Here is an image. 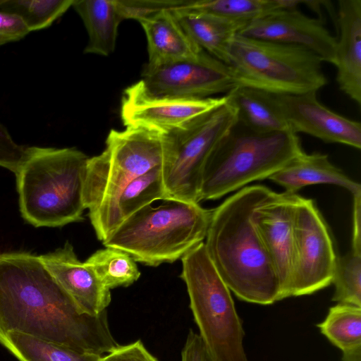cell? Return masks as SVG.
Wrapping results in <instances>:
<instances>
[{
    "mask_svg": "<svg viewBox=\"0 0 361 361\" xmlns=\"http://www.w3.org/2000/svg\"><path fill=\"white\" fill-rule=\"evenodd\" d=\"M9 331L99 356L118 345L106 311L82 313L39 256L27 252L0 254V336Z\"/></svg>",
    "mask_w": 361,
    "mask_h": 361,
    "instance_id": "1",
    "label": "cell"
},
{
    "mask_svg": "<svg viewBox=\"0 0 361 361\" xmlns=\"http://www.w3.org/2000/svg\"><path fill=\"white\" fill-rule=\"evenodd\" d=\"M255 185L238 190L212 210L204 246L219 276L240 300L261 305L280 300V285L254 225L255 209L272 193Z\"/></svg>",
    "mask_w": 361,
    "mask_h": 361,
    "instance_id": "2",
    "label": "cell"
},
{
    "mask_svg": "<svg viewBox=\"0 0 361 361\" xmlns=\"http://www.w3.org/2000/svg\"><path fill=\"white\" fill-rule=\"evenodd\" d=\"M164 134L141 128L111 130L106 148L87 163L83 189L85 209L97 238L104 242L118 226L117 202L136 177L161 165Z\"/></svg>",
    "mask_w": 361,
    "mask_h": 361,
    "instance_id": "3",
    "label": "cell"
},
{
    "mask_svg": "<svg viewBox=\"0 0 361 361\" xmlns=\"http://www.w3.org/2000/svg\"><path fill=\"white\" fill-rule=\"evenodd\" d=\"M88 159L75 148L27 147L16 173L23 217L35 227L82 221Z\"/></svg>",
    "mask_w": 361,
    "mask_h": 361,
    "instance_id": "4",
    "label": "cell"
},
{
    "mask_svg": "<svg viewBox=\"0 0 361 361\" xmlns=\"http://www.w3.org/2000/svg\"><path fill=\"white\" fill-rule=\"evenodd\" d=\"M212 214L198 203L163 200L158 207L147 205L125 219L102 243L147 266L172 263L203 242Z\"/></svg>",
    "mask_w": 361,
    "mask_h": 361,
    "instance_id": "5",
    "label": "cell"
},
{
    "mask_svg": "<svg viewBox=\"0 0 361 361\" xmlns=\"http://www.w3.org/2000/svg\"><path fill=\"white\" fill-rule=\"evenodd\" d=\"M302 152L300 138L291 129L262 134L237 121L205 161L200 201L216 200L269 178Z\"/></svg>",
    "mask_w": 361,
    "mask_h": 361,
    "instance_id": "6",
    "label": "cell"
},
{
    "mask_svg": "<svg viewBox=\"0 0 361 361\" xmlns=\"http://www.w3.org/2000/svg\"><path fill=\"white\" fill-rule=\"evenodd\" d=\"M322 60L302 47L246 37L237 34L228 53L236 87L274 94L317 92L326 85Z\"/></svg>",
    "mask_w": 361,
    "mask_h": 361,
    "instance_id": "7",
    "label": "cell"
},
{
    "mask_svg": "<svg viewBox=\"0 0 361 361\" xmlns=\"http://www.w3.org/2000/svg\"><path fill=\"white\" fill-rule=\"evenodd\" d=\"M180 278L186 285L190 307L200 335L216 361H248L244 331L230 290L200 243L182 258Z\"/></svg>",
    "mask_w": 361,
    "mask_h": 361,
    "instance_id": "8",
    "label": "cell"
},
{
    "mask_svg": "<svg viewBox=\"0 0 361 361\" xmlns=\"http://www.w3.org/2000/svg\"><path fill=\"white\" fill-rule=\"evenodd\" d=\"M186 126L164 134L161 170L166 199L198 203L209 155L237 122L229 100Z\"/></svg>",
    "mask_w": 361,
    "mask_h": 361,
    "instance_id": "9",
    "label": "cell"
},
{
    "mask_svg": "<svg viewBox=\"0 0 361 361\" xmlns=\"http://www.w3.org/2000/svg\"><path fill=\"white\" fill-rule=\"evenodd\" d=\"M336 257L331 232L314 202L299 195L295 211L294 255L288 297L312 294L329 286Z\"/></svg>",
    "mask_w": 361,
    "mask_h": 361,
    "instance_id": "10",
    "label": "cell"
},
{
    "mask_svg": "<svg viewBox=\"0 0 361 361\" xmlns=\"http://www.w3.org/2000/svg\"><path fill=\"white\" fill-rule=\"evenodd\" d=\"M137 82L149 95L185 99L212 97L236 87L231 68L203 50L192 59L145 66Z\"/></svg>",
    "mask_w": 361,
    "mask_h": 361,
    "instance_id": "11",
    "label": "cell"
},
{
    "mask_svg": "<svg viewBox=\"0 0 361 361\" xmlns=\"http://www.w3.org/2000/svg\"><path fill=\"white\" fill-rule=\"evenodd\" d=\"M228 98L227 94L204 99L154 97L145 92L137 82L124 91L121 116L126 127L165 135L223 105Z\"/></svg>",
    "mask_w": 361,
    "mask_h": 361,
    "instance_id": "12",
    "label": "cell"
},
{
    "mask_svg": "<svg viewBox=\"0 0 361 361\" xmlns=\"http://www.w3.org/2000/svg\"><path fill=\"white\" fill-rule=\"evenodd\" d=\"M299 195L272 192L252 214L254 225L280 285V300L288 298L294 255V221Z\"/></svg>",
    "mask_w": 361,
    "mask_h": 361,
    "instance_id": "13",
    "label": "cell"
},
{
    "mask_svg": "<svg viewBox=\"0 0 361 361\" xmlns=\"http://www.w3.org/2000/svg\"><path fill=\"white\" fill-rule=\"evenodd\" d=\"M238 34L302 47L323 62L334 63L336 38L325 27L322 19L309 18L298 8L281 9L263 16L249 23Z\"/></svg>",
    "mask_w": 361,
    "mask_h": 361,
    "instance_id": "14",
    "label": "cell"
},
{
    "mask_svg": "<svg viewBox=\"0 0 361 361\" xmlns=\"http://www.w3.org/2000/svg\"><path fill=\"white\" fill-rule=\"evenodd\" d=\"M316 92L274 94L290 128L327 143H340L360 149L361 125L322 104Z\"/></svg>",
    "mask_w": 361,
    "mask_h": 361,
    "instance_id": "15",
    "label": "cell"
},
{
    "mask_svg": "<svg viewBox=\"0 0 361 361\" xmlns=\"http://www.w3.org/2000/svg\"><path fill=\"white\" fill-rule=\"evenodd\" d=\"M39 257L82 313L97 316L106 311L111 300L110 290L85 262L78 259L69 242Z\"/></svg>",
    "mask_w": 361,
    "mask_h": 361,
    "instance_id": "16",
    "label": "cell"
},
{
    "mask_svg": "<svg viewBox=\"0 0 361 361\" xmlns=\"http://www.w3.org/2000/svg\"><path fill=\"white\" fill-rule=\"evenodd\" d=\"M336 81L339 89L361 104V0L338 1Z\"/></svg>",
    "mask_w": 361,
    "mask_h": 361,
    "instance_id": "17",
    "label": "cell"
},
{
    "mask_svg": "<svg viewBox=\"0 0 361 361\" xmlns=\"http://www.w3.org/2000/svg\"><path fill=\"white\" fill-rule=\"evenodd\" d=\"M147 37L148 63L152 68L196 57L202 51L171 11L139 22Z\"/></svg>",
    "mask_w": 361,
    "mask_h": 361,
    "instance_id": "18",
    "label": "cell"
},
{
    "mask_svg": "<svg viewBox=\"0 0 361 361\" xmlns=\"http://www.w3.org/2000/svg\"><path fill=\"white\" fill-rule=\"evenodd\" d=\"M269 179L281 185L284 192L295 194L303 187L333 184L343 187L353 195L361 192L360 185L334 165L327 154L302 152Z\"/></svg>",
    "mask_w": 361,
    "mask_h": 361,
    "instance_id": "19",
    "label": "cell"
},
{
    "mask_svg": "<svg viewBox=\"0 0 361 361\" xmlns=\"http://www.w3.org/2000/svg\"><path fill=\"white\" fill-rule=\"evenodd\" d=\"M172 13L186 34L200 48L226 64L233 39L247 25L207 13L183 10Z\"/></svg>",
    "mask_w": 361,
    "mask_h": 361,
    "instance_id": "20",
    "label": "cell"
},
{
    "mask_svg": "<svg viewBox=\"0 0 361 361\" xmlns=\"http://www.w3.org/2000/svg\"><path fill=\"white\" fill-rule=\"evenodd\" d=\"M227 94L236 109L237 121L251 131L266 134L290 129L274 94L242 86Z\"/></svg>",
    "mask_w": 361,
    "mask_h": 361,
    "instance_id": "21",
    "label": "cell"
},
{
    "mask_svg": "<svg viewBox=\"0 0 361 361\" xmlns=\"http://www.w3.org/2000/svg\"><path fill=\"white\" fill-rule=\"evenodd\" d=\"M72 7L88 34L85 54L109 56L116 48L118 29L123 21L116 0H73Z\"/></svg>",
    "mask_w": 361,
    "mask_h": 361,
    "instance_id": "22",
    "label": "cell"
},
{
    "mask_svg": "<svg viewBox=\"0 0 361 361\" xmlns=\"http://www.w3.org/2000/svg\"><path fill=\"white\" fill-rule=\"evenodd\" d=\"M0 343L19 361H100L102 357L16 331L0 336Z\"/></svg>",
    "mask_w": 361,
    "mask_h": 361,
    "instance_id": "23",
    "label": "cell"
},
{
    "mask_svg": "<svg viewBox=\"0 0 361 361\" xmlns=\"http://www.w3.org/2000/svg\"><path fill=\"white\" fill-rule=\"evenodd\" d=\"M288 0H188L178 10L203 13L247 25L281 9L289 8Z\"/></svg>",
    "mask_w": 361,
    "mask_h": 361,
    "instance_id": "24",
    "label": "cell"
},
{
    "mask_svg": "<svg viewBox=\"0 0 361 361\" xmlns=\"http://www.w3.org/2000/svg\"><path fill=\"white\" fill-rule=\"evenodd\" d=\"M84 262L109 290L127 287L140 276L136 262L128 253L117 248L105 247L98 250Z\"/></svg>",
    "mask_w": 361,
    "mask_h": 361,
    "instance_id": "25",
    "label": "cell"
},
{
    "mask_svg": "<svg viewBox=\"0 0 361 361\" xmlns=\"http://www.w3.org/2000/svg\"><path fill=\"white\" fill-rule=\"evenodd\" d=\"M317 326L343 352L361 347V307L338 303Z\"/></svg>",
    "mask_w": 361,
    "mask_h": 361,
    "instance_id": "26",
    "label": "cell"
},
{
    "mask_svg": "<svg viewBox=\"0 0 361 361\" xmlns=\"http://www.w3.org/2000/svg\"><path fill=\"white\" fill-rule=\"evenodd\" d=\"M166 199L161 165H159L135 178L124 188L117 202L120 224L154 201Z\"/></svg>",
    "mask_w": 361,
    "mask_h": 361,
    "instance_id": "27",
    "label": "cell"
},
{
    "mask_svg": "<svg viewBox=\"0 0 361 361\" xmlns=\"http://www.w3.org/2000/svg\"><path fill=\"white\" fill-rule=\"evenodd\" d=\"M73 0H0V11L19 17L30 32L49 27Z\"/></svg>",
    "mask_w": 361,
    "mask_h": 361,
    "instance_id": "28",
    "label": "cell"
},
{
    "mask_svg": "<svg viewBox=\"0 0 361 361\" xmlns=\"http://www.w3.org/2000/svg\"><path fill=\"white\" fill-rule=\"evenodd\" d=\"M331 283L333 301L361 307V251L351 249L336 257Z\"/></svg>",
    "mask_w": 361,
    "mask_h": 361,
    "instance_id": "29",
    "label": "cell"
},
{
    "mask_svg": "<svg viewBox=\"0 0 361 361\" xmlns=\"http://www.w3.org/2000/svg\"><path fill=\"white\" fill-rule=\"evenodd\" d=\"M188 0H116L122 20L139 22L164 11L173 12L184 6Z\"/></svg>",
    "mask_w": 361,
    "mask_h": 361,
    "instance_id": "30",
    "label": "cell"
},
{
    "mask_svg": "<svg viewBox=\"0 0 361 361\" xmlns=\"http://www.w3.org/2000/svg\"><path fill=\"white\" fill-rule=\"evenodd\" d=\"M27 154V147L18 145L6 128L0 123V166L15 174L18 171Z\"/></svg>",
    "mask_w": 361,
    "mask_h": 361,
    "instance_id": "31",
    "label": "cell"
},
{
    "mask_svg": "<svg viewBox=\"0 0 361 361\" xmlns=\"http://www.w3.org/2000/svg\"><path fill=\"white\" fill-rule=\"evenodd\" d=\"M100 361H158L141 341L120 345L101 357Z\"/></svg>",
    "mask_w": 361,
    "mask_h": 361,
    "instance_id": "32",
    "label": "cell"
},
{
    "mask_svg": "<svg viewBox=\"0 0 361 361\" xmlns=\"http://www.w3.org/2000/svg\"><path fill=\"white\" fill-rule=\"evenodd\" d=\"M29 32L19 17L0 11V46L18 41Z\"/></svg>",
    "mask_w": 361,
    "mask_h": 361,
    "instance_id": "33",
    "label": "cell"
},
{
    "mask_svg": "<svg viewBox=\"0 0 361 361\" xmlns=\"http://www.w3.org/2000/svg\"><path fill=\"white\" fill-rule=\"evenodd\" d=\"M181 361H216L200 334L190 330L181 351Z\"/></svg>",
    "mask_w": 361,
    "mask_h": 361,
    "instance_id": "34",
    "label": "cell"
},
{
    "mask_svg": "<svg viewBox=\"0 0 361 361\" xmlns=\"http://www.w3.org/2000/svg\"><path fill=\"white\" fill-rule=\"evenodd\" d=\"M352 247L361 251V192L353 195Z\"/></svg>",
    "mask_w": 361,
    "mask_h": 361,
    "instance_id": "35",
    "label": "cell"
},
{
    "mask_svg": "<svg viewBox=\"0 0 361 361\" xmlns=\"http://www.w3.org/2000/svg\"><path fill=\"white\" fill-rule=\"evenodd\" d=\"M343 361H361V347L343 352Z\"/></svg>",
    "mask_w": 361,
    "mask_h": 361,
    "instance_id": "36",
    "label": "cell"
}]
</instances>
